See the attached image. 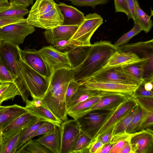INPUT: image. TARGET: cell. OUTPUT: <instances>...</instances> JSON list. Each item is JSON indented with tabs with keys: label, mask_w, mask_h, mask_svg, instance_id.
<instances>
[{
	"label": "cell",
	"mask_w": 153,
	"mask_h": 153,
	"mask_svg": "<svg viewBox=\"0 0 153 153\" xmlns=\"http://www.w3.org/2000/svg\"><path fill=\"white\" fill-rule=\"evenodd\" d=\"M144 61H147L153 64V61L147 59L141 58L134 53L122 51L118 50L111 55L106 64L101 70L110 68L123 66Z\"/></svg>",
	"instance_id": "17"
},
{
	"label": "cell",
	"mask_w": 153,
	"mask_h": 153,
	"mask_svg": "<svg viewBox=\"0 0 153 153\" xmlns=\"http://www.w3.org/2000/svg\"><path fill=\"white\" fill-rule=\"evenodd\" d=\"M35 30V27L29 24L26 20L11 24L0 28V40L19 46L23 43L27 36Z\"/></svg>",
	"instance_id": "6"
},
{
	"label": "cell",
	"mask_w": 153,
	"mask_h": 153,
	"mask_svg": "<svg viewBox=\"0 0 153 153\" xmlns=\"http://www.w3.org/2000/svg\"><path fill=\"white\" fill-rule=\"evenodd\" d=\"M81 84L82 82L80 81H76L74 79L70 82L66 92V100L67 104Z\"/></svg>",
	"instance_id": "44"
},
{
	"label": "cell",
	"mask_w": 153,
	"mask_h": 153,
	"mask_svg": "<svg viewBox=\"0 0 153 153\" xmlns=\"http://www.w3.org/2000/svg\"><path fill=\"white\" fill-rule=\"evenodd\" d=\"M120 105L114 110H94L79 118L77 120L81 131L89 136L92 141L98 132Z\"/></svg>",
	"instance_id": "5"
},
{
	"label": "cell",
	"mask_w": 153,
	"mask_h": 153,
	"mask_svg": "<svg viewBox=\"0 0 153 153\" xmlns=\"http://www.w3.org/2000/svg\"><path fill=\"white\" fill-rule=\"evenodd\" d=\"M29 12V11L27 8L11 4L7 8L0 12V19L12 18H22Z\"/></svg>",
	"instance_id": "32"
},
{
	"label": "cell",
	"mask_w": 153,
	"mask_h": 153,
	"mask_svg": "<svg viewBox=\"0 0 153 153\" xmlns=\"http://www.w3.org/2000/svg\"><path fill=\"white\" fill-rule=\"evenodd\" d=\"M140 107L139 109L128 126L125 132L133 134L137 132L140 125L144 119L151 113Z\"/></svg>",
	"instance_id": "33"
},
{
	"label": "cell",
	"mask_w": 153,
	"mask_h": 153,
	"mask_svg": "<svg viewBox=\"0 0 153 153\" xmlns=\"http://www.w3.org/2000/svg\"><path fill=\"white\" fill-rule=\"evenodd\" d=\"M100 92L88 90L82 84L67 103V111L79 104L99 95Z\"/></svg>",
	"instance_id": "25"
},
{
	"label": "cell",
	"mask_w": 153,
	"mask_h": 153,
	"mask_svg": "<svg viewBox=\"0 0 153 153\" xmlns=\"http://www.w3.org/2000/svg\"><path fill=\"white\" fill-rule=\"evenodd\" d=\"M51 152L36 140L25 142L16 153H51Z\"/></svg>",
	"instance_id": "31"
},
{
	"label": "cell",
	"mask_w": 153,
	"mask_h": 153,
	"mask_svg": "<svg viewBox=\"0 0 153 153\" xmlns=\"http://www.w3.org/2000/svg\"><path fill=\"white\" fill-rule=\"evenodd\" d=\"M10 4L8 0L0 2V12L7 8Z\"/></svg>",
	"instance_id": "56"
},
{
	"label": "cell",
	"mask_w": 153,
	"mask_h": 153,
	"mask_svg": "<svg viewBox=\"0 0 153 153\" xmlns=\"http://www.w3.org/2000/svg\"><path fill=\"white\" fill-rule=\"evenodd\" d=\"M82 82L86 89L100 92L119 93L131 96L138 85L102 82L89 78Z\"/></svg>",
	"instance_id": "9"
},
{
	"label": "cell",
	"mask_w": 153,
	"mask_h": 153,
	"mask_svg": "<svg viewBox=\"0 0 153 153\" xmlns=\"http://www.w3.org/2000/svg\"><path fill=\"white\" fill-rule=\"evenodd\" d=\"M56 126H57L51 122H42L40 126L27 139L26 142L36 136L42 135L51 131Z\"/></svg>",
	"instance_id": "40"
},
{
	"label": "cell",
	"mask_w": 153,
	"mask_h": 153,
	"mask_svg": "<svg viewBox=\"0 0 153 153\" xmlns=\"http://www.w3.org/2000/svg\"><path fill=\"white\" fill-rule=\"evenodd\" d=\"M102 96V92H100L99 94L97 96L79 104L68 111V115L73 119L77 120L86 114L88 109L99 102Z\"/></svg>",
	"instance_id": "26"
},
{
	"label": "cell",
	"mask_w": 153,
	"mask_h": 153,
	"mask_svg": "<svg viewBox=\"0 0 153 153\" xmlns=\"http://www.w3.org/2000/svg\"><path fill=\"white\" fill-rule=\"evenodd\" d=\"M115 12H122L127 16L128 20L131 18L127 0H114Z\"/></svg>",
	"instance_id": "45"
},
{
	"label": "cell",
	"mask_w": 153,
	"mask_h": 153,
	"mask_svg": "<svg viewBox=\"0 0 153 153\" xmlns=\"http://www.w3.org/2000/svg\"><path fill=\"white\" fill-rule=\"evenodd\" d=\"M25 102V107L27 112L36 117L42 122H51L58 126L62 123L49 109L42 98L33 99L31 100L28 99Z\"/></svg>",
	"instance_id": "14"
},
{
	"label": "cell",
	"mask_w": 153,
	"mask_h": 153,
	"mask_svg": "<svg viewBox=\"0 0 153 153\" xmlns=\"http://www.w3.org/2000/svg\"><path fill=\"white\" fill-rule=\"evenodd\" d=\"M59 127L56 126L53 130L42 135L36 140L51 153H60V139Z\"/></svg>",
	"instance_id": "22"
},
{
	"label": "cell",
	"mask_w": 153,
	"mask_h": 153,
	"mask_svg": "<svg viewBox=\"0 0 153 153\" xmlns=\"http://www.w3.org/2000/svg\"><path fill=\"white\" fill-rule=\"evenodd\" d=\"M6 106H0V111L4 109Z\"/></svg>",
	"instance_id": "57"
},
{
	"label": "cell",
	"mask_w": 153,
	"mask_h": 153,
	"mask_svg": "<svg viewBox=\"0 0 153 153\" xmlns=\"http://www.w3.org/2000/svg\"><path fill=\"white\" fill-rule=\"evenodd\" d=\"M21 131L6 138L1 137L0 141V153H16L19 149Z\"/></svg>",
	"instance_id": "28"
},
{
	"label": "cell",
	"mask_w": 153,
	"mask_h": 153,
	"mask_svg": "<svg viewBox=\"0 0 153 153\" xmlns=\"http://www.w3.org/2000/svg\"><path fill=\"white\" fill-rule=\"evenodd\" d=\"M130 31L124 34L115 43L114 45L119 47L126 45L134 36L140 33L142 31L140 27L136 23Z\"/></svg>",
	"instance_id": "36"
},
{
	"label": "cell",
	"mask_w": 153,
	"mask_h": 153,
	"mask_svg": "<svg viewBox=\"0 0 153 153\" xmlns=\"http://www.w3.org/2000/svg\"><path fill=\"white\" fill-rule=\"evenodd\" d=\"M119 50L129 51L137 54L140 58L153 61V40L140 42L118 47Z\"/></svg>",
	"instance_id": "20"
},
{
	"label": "cell",
	"mask_w": 153,
	"mask_h": 153,
	"mask_svg": "<svg viewBox=\"0 0 153 153\" xmlns=\"http://www.w3.org/2000/svg\"><path fill=\"white\" fill-rule=\"evenodd\" d=\"M91 47L80 46L66 53L72 68L76 69L82 64L86 58Z\"/></svg>",
	"instance_id": "24"
},
{
	"label": "cell",
	"mask_w": 153,
	"mask_h": 153,
	"mask_svg": "<svg viewBox=\"0 0 153 153\" xmlns=\"http://www.w3.org/2000/svg\"><path fill=\"white\" fill-rule=\"evenodd\" d=\"M137 1L138 0H127L130 17L134 22L135 21L136 18L137 9L136 3Z\"/></svg>",
	"instance_id": "49"
},
{
	"label": "cell",
	"mask_w": 153,
	"mask_h": 153,
	"mask_svg": "<svg viewBox=\"0 0 153 153\" xmlns=\"http://www.w3.org/2000/svg\"><path fill=\"white\" fill-rule=\"evenodd\" d=\"M20 48L5 41H1L0 56L2 62L9 71L16 77L15 83L19 88L23 101L28 99L30 93L27 88L24 76L18 65Z\"/></svg>",
	"instance_id": "3"
},
{
	"label": "cell",
	"mask_w": 153,
	"mask_h": 153,
	"mask_svg": "<svg viewBox=\"0 0 153 153\" xmlns=\"http://www.w3.org/2000/svg\"><path fill=\"white\" fill-rule=\"evenodd\" d=\"M80 46L84 45L78 41L69 40L61 41L52 46L60 51L66 53Z\"/></svg>",
	"instance_id": "37"
},
{
	"label": "cell",
	"mask_w": 153,
	"mask_h": 153,
	"mask_svg": "<svg viewBox=\"0 0 153 153\" xmlns=\"http://www.w3.org/2000/svg\"><path fill=\"white\" fill-rule=\"evenodd\" d=\"M153 124V113H152L144 119L138 128L137 131L152 126Z\"/></svg>",
	"instance_id": "50"
},
{
	"label": "cell",
	"mask_w": 153,
	"mask_h": 153,
	"mask_svg": "<svg viewBox=\"0 0 153 153\" xmlns=\"http://www.w3.org/2000/svg\"><path fill=\"white\" fill-rule=\"evenodd\" d=\"M130 138L126 141L125 145L120 153H134L130 143Z\"/></svg>",
	"instance_id": "54"
},
{
	"label": "cell",
	"mask_w": 153,
	"mask_h": 153,
	"mask_svg": "<svg viewBox=\"0 0 153 153\" xmlns=\"http://www.w3.org/2000/svg\"><path fill=\"white\" fill-rule=\"evenodd\" d=\"M138 1L136 2L137 9L136 18L134 23L138 25L142 31L146 33H148L151 29L153 25L151 16H149L140 7Z\"/></svg>",
	"instance_id": "30"
},
{
	"label": "cell",
	"mask_w": 153,
	"mask_h": 153,
	"mask_svg": "<svg viewBox=\"0 0 153 153\" xmlns=\"http://www.w3.org/2000/svg\"><path fill=\"white\" fill-rule=\"evenodd\" d=\"M41 121L37 117L27 112L17 117L3 129L1 137H9Z\"/></svg>",
	"instance_id": "19"
},
{
	"label": "cell",
	"mask_w": 153,
	"mask_h": 153,
	"mask_svg": "<svg viewBox=\"0 0 153 153\" xmlns=\"http://www.w3.org/2000/svg\"><path fill=\"white\" fill-rule=\"evenodd\" d=\"M135 99L140 107L147 111L153 112V97Z\"/></svg>",
	"instance_id": "43"
},
{
	"label": "cell",
	"mask_w": 153,
	"mask_h": 153,
	"mask_svg": "<svg viewBox=\"0 0 153 153\" xmlns=\"http://www.w3.org/2000/svg\"><path fill=\"white\" fill-rule=\"evenodd\" d=\"M127 140H121L115 143L109 153H120Z\"/></svg>",
	"instance_id": "52"
},
{
	"label": "cell",
	"mask_w": 153,
	"mask_h": 153,
	"mask_svg": "<svg viewBox=\"0 0 153 153\" xmlns=\"http://www.w3.org/2000/svg\"><path fill=\"white\" fill-rule=\"evenodd\" d=\"M42 123L41 122H37L21 131L19 138L18 149L26 142L27 139L40 126Z\"/></svg>",
	"instance_id": "39"
},
{
	"label": "cell",
	"mask_w": 153,
	"mask_h": 153,
	"mask_svg": "<svg viewBox=\"0 0 153 153\" xmlns=\"http://www.w3.org/2000/svg\"><path fill=\"white\" fill-rule=\"evenodd\" d=\"M137 105L134 98L132 96L128 97L107 120L98 132L93 141L105 134L115 127L130 111Z\"/></svg>",
	"instance_id": "11"
},
{
	"label": "cell",
	"mask_w": 153,
	"mask_h": 153,
	"mask_svg": "<svg viewBox=\"0 0 153 153\" xmlns=\"http://www.w3.org/2000/svg\"><path fill=\"white\" fill-rule=\"evenodd\" d=\"M114 128L105 134L98 138L104 144L110 142L112 136Z\"/></svg>",
	"instance_id": "53"
},
{
	"label": "cell",
	"mask_w": 153,
	"mask_h": 153,
	"mask_svg": "<svg viewBox=\"0 0 153 153\" xmlns=\"http://www.w3.org/2000/svg\"><path fill=\"white\" fill-rule=\"evenodd\" d=\"M18 95L21 96V93L15 83H0V106L4 101L13 100Z\"/></svg>",
	"instance_id": "29"
},
{
	"label": "cell",
	"mask_w": 153,
	"mask_h": 153,
	"mask_svg": "<svg viewBox=\"0 0 153 153\" xmlns=\"http://www.w3.org/2000/svg\"><path fill=\"white\" fill-rule=\"evenodd\" d=\"M92 142V139L81 131L78 139L71 153H88L89 147Z\"/></svg>",
	"instance_id": "35"
},
{
	"label": "cell",
	"mask_w": 153,
	"mask_h": 153,
	"mask_svg": "<svg viewBox=\"0 0 153 153\" xmlns=\"http://www.w3.org/2000/svg\"><path fill=\"white\" fill-rule=\"evenodd\" d=\"M8 0H0V2L5 1H8Z\"/></svg>",
	"instance_id": "59"
},
{
	"label": "cell",
	"mask_w": 153,
	"mask_h": 153,
	"mask_svg": "<svg viewBox=\"0 0 153 153\" xmlns=\"http://www.w3.org/2000/svg\"><path fill=\"white\" fill-rule=\"evenodd\" d=\"M71 1L76 6L79 7L90 6L95 8L97 5L106 4L108 0H65Z\"/></svg>",
	"instance_id": "41"
},
{
	"label": "cell",
	"mask_w": 153,
	"mask_h": 153,
	"mask_svg": "<svg viewBox=\"0 0 153 153\" xmlns=\"http://www.w3.org/2000/svg\"><path fill=\"white\" fill-rule=\"evenodd\" d=\"M1 131L0 130V137L1 136Z\"/></svg>",
	"instance_id": "58"
},
{
	"label": "cell",
	"mask_w": 153,
	"mask_h": 153,
	"mask_svg": "<svg viewBox=\"0 0 153 153\" xmlns=\"http://www.w3.org/2000/svg\"><path fill=\"white\" fill-rule=\"evenodd\" d=\"M16 79V77L5 66L0 56V83L7 82L15 83Z\"/></svg>",
	"instance_id": "38"
},
{
	"label": "cell",
	"mask_w": 153,
	"mask_h": 153,
	"mask_svg": "<svg viewBox=\"0 0 153 153\" xmlns=\"http://www.w3.org/2000/svg\"><path fill=\"white\" fill-rule=\"evenodd\" d=\"M57 4L53 0H36L29 11L27 18L36 17L52 10Z\"/></svg>",
	"instance_id": "27"
},
{
	"label": "cell",
	"mask_w": 153,
	"mask_h": 153,
	"mask_svg": "<svg viewBox=\"0 0 153 153\" xmlns=\"http://www.w3.org/2000/svg\"><path fill=\"white\" fill-rule=\"evenodd\" d=\"M56 0L58 1V0Z\"/></svg>",
	"instance_id": "62"
},
{
	"label": "cell",
	"mask_w": 153,
	"mask_h": 153,
	"mask_svg": "<svg viewBox=\"0 0 153 153\" xmlns=\"http://www.w3.org/2000/svg\"><path fill=\"white\" fill-rule=\"evenodd\" d=\"M75 71V68H61L52 73L48 89L42 98L49 109L62 122L68 119L66 92Z\"/></svg>",
	"instance_id": "1"
},
{
	"label": "cell",
	"mask_w": 153,
	"mask_h": 153,
	"mask_svg": "<svg viewBox=\"0 0 153 153\" xmlns=\"http://www.w3.org/2000/svg\"><path fill=\"white\" fill-rule=\"evenodd\" d=\"M22 59L33 69L42 76L50 78L52 73L39 50L35 49H20Z\"/></svg>",
	"instance_id": "15"
},
{
	"label": "cell",
	"mask_w": 153,
	"mask_h": 153,
	"mask_svg": "<svg viewBox=\"0 0 153 153\" xmlns=\"http://www.w3.org/2000/svg\"><path fill=\"white\" fill-rule=\"evenodd\" d=\"M39 51L52 73L61 68H72L66 53L59 51L52 46L43 47Z\"/></svg>",
	"instance_id": "10"
},
{
	"label": "cell",
	"mask_w": 153,
	"mask_h": 153,
	"mask_svg": "<svg viewBox=\"0 0 153 153\" xmlns=\"http://www.w3.org/2000/svg\"><path fill=\"white\" fill-rule=\"evenodd\" d=\"M105 144L98 138L93 141L91 143L88 149L89 153H100Z\"/></svg>",
	"instance_id": "46"
},
{
	"label": "cell",
	"mask_w": 153,
	"mask_h": 153,
	"mask_svg": "<svg viewBox=\"0 0 153 153\" xmlns=\"http://www.w3.org/2000/svg\"><path fill=\"white\" fill-rule=\"evenodd\" d=\"M1 136L0 137V139H1Z\"/></svg>",
	"instance_id": "61"
},
{
	"label": "cell",
	"mask_w": 153,
	"mask_h": 153,
	"mask_svg": "<svg viewBox=\"0 0 153 153\" xmlns=\"http://www.w3.org/2000/svg\"><path fill=\"white\" fill-rule=\"evenodd\" d=\"M130 141L134 153H153V132L150 128L133 133Z\"/></svg>",
	"instance_id": "16"
},
{
	"label": "cell",
	"mask_w": 153,
	"mask_h": 153,
	"mask_svg": "<svg viewBox=\"0 0 153 153\" xmlns=\"http://www.w3.org/2000/svg\"><path fill=\"white\" fill-rule=\"evenodd\" d=\"M64 17L62 25L79 26L83 22L85 16L83 13L77 9L63 3L57 4Z\"/></svg>",
	"instance_id": "21"
},
{
	"label": "cell",
	"mask_w": 153,
	"mask_h": 153,
	"mask_svg": "<svg viewBox=\"0 0 153 153\" xmlns=\"http://www.w3.org/2000/svg\"><path fill=\"white\" fill-rule=\"evenodd\" d=\"M79 27L62 25L46 30L44 32V37L48 43L53 46L61 41L70 40Z\"/></svg>",
	"instance_id": "18"
},
{
	"label": "cell",
	"mask_w": 153,
	"mask_h": 153,
	"mask_svg": "<svg viewBox=\"0 0 153 153\" xmlns=\"http://www.w3.org/2000/svg\"><path fill=\"white\" fill-rule=\"evenodd\" d=\"M132 96L134 98L153 97V92L152 91H148L145 89L143 81L138 85Z\"/></svg>",
	"instance_id": "42"
},
{
	"label": "cell",
	"mask_w": 153,
	"mask_h": 153,
	"mask_svg": "<svg viewBox=\"0 0 153 153\" xmlns=\"http://www.w3.org/2000/svg\"><path fill=\"white\" fill-rule=\"evenodd\" d=\"M27 112L25 107L16 104L6 106L0 111V130L1 131L17 117Z\"/></svg>",
	"instance_id": "23"
},
{
	"label": "cell",
	"mask_w": 153,
	"mask_h": 153,
	"mask_svg": "<svg viewBox=\"0 0 153 153\" xmlns=\"http://www.w3.org/2000/svg\"><path fill=\"white\" fill-rule=\"evenodd\" d=\"M60 139V153H71L79 138L81 130L77 120H68L59 127Z\"/></svg>",
	"instance_id": "8"
},
{
	"label": "cell",
	"mask_w": 153,
	"mask_h": 153,
	"mask_svg": "<svg viewBox=\"0 0 153 153\" xmlns=\"http://www.w3.org/2000/svg\"><path fill=\"white\" fill-rule=\"evenodd\" d=\"M132 134L125 132L114 135L112 137L110 143L114 144L121 140H126L130 138Z\"/></svg>",
	"instance_id": "47"
},
{
	"label": "cell",
	"mask_w": 153,
	"mask_h": 153,
	"mask_svg": "<svg viewBox=\"0 0 153 153\" xmlns=\"http://www.w3.org/2000/svg\"><path fill=\"white\" fill-rule=\"evenodd\" d=\"M26 21L34 27L47 30L62 25L64 17L59 8L56 6L49 12L43 15L30 18Z\"/></svg>",
	"instance_id": "12"
},
{
	"label": "cell",
	"mask_w": 153,
	"mask_h": 153,
	"mask_svg": "<svg viewBox=\"0 0 153 153\" xmlns=\"http://www.w3.org/2000/svg\"><path fill=\"white\" fill-rule=\"evenodd\" d=\"M18 63L33 99L42 98L48 89L50 78L44 76L33 69L22 60L20 56Z\"/></svg>",
	"instance_id": "4"
},
{
	"label": "cell",
	"mask_w": 153,
	"mask_h": 153,
	"mask_svg": "<svg viewBox=\"0 0 153 153\" xmlns=\"http://www.w3.org/2000/svg\"><path fill=\"white\" fill-rule=\"evenodd\" d=\"M114 145L110 142L105 144L102 147L100 153H109Z\"/></svg>",
	"instance_id": "55"
},
{
	"label": "cell",
	"mask_w": 153,
	"mask_h": 153,
	"mask_svg": "<svg viewBox=\"0 0 153 153\" xmlns=\"http://www.w3.org/2000/svg\"><path fill=\"white\" fill-rule=\"evenodd\" d=\"M34 0H9L11 4H14L27 8L32 4Z\"/></svg>",
	"instance_id": "51"
},
{
	"label": "cell",
	"mask_w": 153,
	"mask_h": 153,
	"mask_svg": "<svg viewBox=\"0 0 153 153\" xmlns=\"http://www.w3.org/2000/svg\"><path fill=\"white\" fill-rule=\"evenodd\" d=\"M90 78L97 81L122 84L138 85L139 84L126 74L122 66L102 69Z\"/></svg>",
	"instance_id": "13"
},
{
	"label": "cell",
	"mask_w": 153,
	"mask_h": 153,
	"mask_svg": "<svg viewBox=\"0 0 153 153\" xmlns=\"http://www.w3.org/2000/svg\"><path fill=\"white\" fill-rule=\"evenodd\" d=\"M101 16L94 13L87 14L82 24L70 39L78 42L84 46H91V37L95 31L103 23Z\"/></svg>",
	"instance_id": "7"
},
{
	"label": "cell",
	"mask_w": 153,
	"mask_h": 153,
	"mask_svg": "<svg viewBox=\"0 0 153 153\" xmlns=\"http://www.w3.org/2000/svg\"><path fill=\"white\" fill-rule=\"evenodd\" d=\"M24 18H12L0 19V28L11 24L20 22L26 21Z\"/></svg>",
	"instance_id": "48"
},
{
	"label": "cell",
	"mask_w": 153,
	"mask_h": 153,
	"mask_svg": "<svg viewBox=\"0 0 153 153\" xmlns=\"http://www.w3.org/2000/svg\"><path fill=\"white\" fill-rule=\"evenodd\" d=\"M1 42V41L0 40V48Z\"/></svg>",
	"instance_id": "60"
},
{
	"label": "cell",
	"mask_w": 153,
	"mask_h": 153,
	"mask_svg": "<svg viewBox=\"0 0 153 153\" xmlns=\"http://www.w3.org/2000/svg\"><path fill=\"white\" fill-rule=\"evenodd\" d=\"M118 50L108 41H100L91 44L86 58L76 69L74 79L82 82L92 77L103 68L111 55Z\"/></svg>",
	"instance_id": "2"
},
{
	"label": "cell",
	"mask_w": 153,
	"mask_h": 153,
	"mask_svg": "<svg viewBox=\"0 0 153 153\" xmlns=\"http://www.w3.org/2000/svg\"><path fill=\"white\" fill-rule=\"evenodd\" d=\"M140 108L138 105L130 111L114 127L112 136L125 132L128 126L137 113Z\"/></svg>",
	"instance_id": "34"
}]
</instances>
